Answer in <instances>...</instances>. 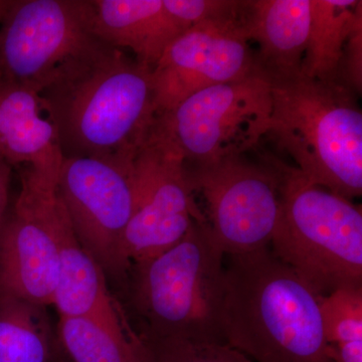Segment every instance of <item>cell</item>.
Masks as SVG:
<instances>
[{"mask_svg": "<svg viewBox=\"0 0 362 362\" xmlns=\"http://www.w3.org/2000/svg\"><path fill=\"white\" fill-rule=\"evenodd\" d=\"M40 96L65 158L129 164L156 117L151 69L101 42L62 66Z\"/></svg>", "mask_w": 362, "mask_h": 362, "instance_id": "6da1fadb", "label": "cell"}, {"mask_svg": "<svg viewBox=\"0 0 362 362\" xmlns=\"http://www.w3.org/2000/svg\"><path fill=\"white\" fill-rule=\"evenodd\" d=\"M225 268L226 344L254 362H334L320 295L270 247L228 256Z\"/></svg>", "mask_w": 362, "mask_h": 362, "instance_id": "7a4b0ae2", "label": "cell"}, {"mask_svg": "<svg viewBox=\"0 0 362 362\" xmlns=\"http://www.w3.org/2000/svg\"><path fill=\"white\" fill-rule=\"evenodd\" d=\"M271 135L314 185L349 199L362 194V111L354 90L303 74L272 82Z\"/></svg>", "mask_w": 362, "mask_h": 362, "instance_id": "3957f363", "label": "cell"}, {"mask_svg": "<svg viewBox=\"0 0 362 362\" xmlns=\"http://www.w3.org/2000/svg\"><path fill=\"white\" fill-rule=\"evenodd\" d=\"M223 257L206 220H195L175 246L131 266L143 339L225 343Z\"/></svg>", "mask_w": 362, "mask_h": 362, "instance_id": "277c9868", "label": "cell"}, {"mask_svg": "<svg viewBox=\"0 0 362 362\" xmlns=\"http://www.w3.org/2000/svg\"><path fill=\"white\" fill-rule=\"evenodd\" d=\"M269 162L280 182L272 252L320 296L361 288V207L314 185L284 162Z\"/></svg>", "mask_w": 362, "mask_h": 362, "instance_id": "5b68a950", "label": "cell"}, {"mask_svg": "<svg viewBox=\"0 0 362 362\" xmlns=\"http://www.w3.org/2000/svg\"><path fill=\"white\" fill-rule=\"evenodd\" d=\"M273 97L259 74L195 92L170 110L156 114V125L183 157L185 165L244 156L270 128Z\"/></svg>", "mask_w": 362, "mask_h": 362, "instance_id": "8992f818", "label": "cell"}, {"mask_svg": "<svg viewBox=\"0 0 362 362\" xmlns=\"http://www.w3.org/2000/svg\"><path fill=\"white\" fill-rule=\"evenodd\" d=\"M135 209L120 245V268L168 251L204 221L188 183L185 160L156 127V120L133 158Z\"/></svg>", "mask_w": 362, "mask_h": 362, "instance_id": "52a82bcc", "label": "cell"}, {"mask_svg": "<svg viewBox=\"0 0 362 362\" xmlns=\"http://www.w3.org/2000/svg\"><path fill=\"white\" fill-rule=\"evenodd\" d=\"M185 166L192 194L206 202V223L225 256L249 254L271 245L280 216L275 169L232 157Z\"/></svg>", "mask_w": 362, "mask_h": 362, "instance_id": "ba28073f", "label": "cell"}, {"mask_svg": "<svg viewBox=\"0 0 362 362\" xmlns=\"http://www.w3.org/2000/svg\"><path fill=\"white\" fill-rule=\"evenodd\" d=\"M13 209L0 223V297L52 305L59 279L57 226L65 206L58 183L28 168Z\"/></svg>", "mask_w": 362, "mask_h": 362, "instance_id": "9c48e42d", "label": "cell"}, {"mask_svg": "<svg viewBox=\"0 0 362 362\" xmlns=\"http://www.w3.org/2000/svg\"><path fill=\"white\" fill-rule=\"evenodd\" d=\"M97 42L78 0H13L0 23V83L40 93L62 66Z\"/></svg>", "mask_w": 362, "mask_h": 362, "instance_id": "30bf717a", "label": "cell"}, {"mask_svg": "<svg viewBox=\"0 0 362 362\" xmlns=\"http://www.w3.org/2000/svg\"><path fill=\"white\" fill-rule=\"evenodd\" d=\"M57 189L83 247L105 274L122 276L121 240L135 209L133 160L65 158Z\"/></svg>", "mask_w": 362, "mask_h": 362, "instance_id": "8fae6325", "label": "cell"}, {"mask_svg": "<svg viewBox=\"0 0 362 362\" xmlns=\"http://www.w3.org/2000/svg\"><path fill=\"white\" fill-rule=\"evenodd\" d=\"M240 13L192 26L166 47L152 70L156 114L206 88L259 74Z\"/></svg>", "mask_w": 362, "mask_h": 362, "instance_id": "7c38bea8", "label": "cell"}, {"mask_svg": "<svg viewBox=\"0 0 362 362\" xmlns=\"http://www.w3.org/2000/svg\"><path fill=\"white\" fill-rule=\"evenodd\" d=\"M88 32L114 49H130L153 70L166 47L183 33L162 0H78Z\"/></svg>", "mask_w": 362, "mask_h": 362, "instance_id": "4fadbf2b", "label": "cell"}, {"mask_svg": "<svg viewBox=\"0 0 362 362\" xmlns=\"http://www.w3.org/2000/svg\"><path fill=\"white\" fill-rule=\"evenodd\" d=\"M258 73L269 82L302 75L311 23V0H250L240 13Z\"/></svg>", "mask_w": 362, "mask_h": 362, "instance_id": "5bb4252c", "label": "cell"}, {"mask_svg": "<svg viewBox=\"0 0 362 362\" xmlns=\"http://www.w3.org/2000/svg\"><path fill=\"white\" fill-rule=\"evenodd\" d=\"M0 159L58 183L64 157L40 93L0 83Z\"/></svg>", "mask_w": 362, "mask_h": 362, "instance_id": "9a60e30c", "label": "cell"}, {"mask_svg": "<svg viewBox=\"0 0 362 362\" xmlns=\"http://www.w3.org/2000/svg\"><path fill=\"white\" fill-rule=\"evenodd\" d=\"M59 279L52 305L59 317H92L127 329L131 324L107 287L106 274L78 240L65 211L57 226Z\"/></svg>", "mask_w": 362, "mask_h": 362, "instance_id": "2e32d148", "label": "cell"}, {"mask_svg": "<svg viewBox=\"0 0 362 362\" xmlns=\"http://www.w3.org/2000/svg\"><path fill=\"white\" fill-rule=\"evenodd\" d=\"M361 18V0H311L310 30L302 66L305 77L339 83L345 44Z\"/></svg>", "mask_w": 362, "mask_h": 362, "instance_id": "e0dca14e", "label": "cell"}, {"mask_svg": "<svg viewBox=\"0 0 362 362\" xmlns=\"http://www.w3.org/2000/svg\"><path fill=\"white\" fill-rule=\"evenodd\" d=\"M57 337L71 362H150L140 333L92 317H59Z\"/></svg>", "mask_w": 362, "mask_h": 362, "instance_id": "ac0fdd59", "label": "cell"}, {"mask_svg": "<svg viewBox=\"0 0 362 362\" xmlns=\"http://www.w3.org/2000/svg\"><path fill=\"white\" fill-rule=\"evenodd\" d=\"M47 307L0 297V362H52L61 351Z\"/></svg>", "mask_w": 362, "mask_h": 362, "instance_id": "d6986e66", "label": "cell"}, {"mask_svg": "<svg viewBox=\"0 0 362 362\" xmlns=\"http://www.w3.org/2000/svg\"><path fill=\"white\" fill-rule=\"evenodd\" d=\"M324 334L329 346L362 343V287L321 296Z\"/></svg>", "mask_w": 362, "mask_h": 362, "instance_id": "ffe728a7", "label": "cell"}, {"mask_svg": "<svg viewBox=\"0 0 362 362\" xmlns=\"http://www.w3.org/2000/svg\"><path fill=\"white\" fill-rule=\"evenodd\" d=\"M145 342L150 362H254L226 343L185 340Z\"/></svg>", "mask_w": 362, "mask_h": 362, "instance_id": "44dd1931", "label": "cell"}, {"mask_svg": "<svg viewBox=\"0 0 362 362\" xmlns=\"http://www.w3.org/2000/svg\"><path fill=\"white\" fill-rule=\"evenodd\" d=\"M169 16L183 32L204 21L235 16L244 1L237 0H162Z\"/></svg>", "mask_w": 362, "mask_h": 362, "instance_id": "7402d4cb", "label": "cell"}, {"mask_svg": "<svg viewBox=\"0 0 362 362\" xmlns=\"http://www.w3.org/2000/svg\"><path fill=\"white\" fill-rule=\"evenodd\" d=\"M338 81L354 90L357 96L362 92V18L356 21L345 44Z\"/></svg>", "mask_w": 362, "mask_h": 362, "instance_id": "603a6c76", "label": "cell"}, {"mask_svg": "<svg viewBox=\"0 0 362 362\" xmlns=\"http://www.w3.org/2000/svg\"><path fill=\"white\" fill-rule=\"evenodd\" d=\"M11 166L0 159V223L8 211L9 185H11Z\"/></svg>", "mask_w": 362, "mask_h": 362, "instance_id": "cb8c5ba5", "label": "cell"}, {"mask_svg": "<svg viewBox=\"0 0 362 362\" xmlns=\"http://www.w3.org/2000/svg\"><path fill=\"white\" fill-rule=\"evenodd\" d=\"M11 1H13V0H0V23H1L2 20H4L7 11H8Z\"/></svg>", "mask_w": 362, "mask_h": 362, "instance_id": "d4e9b609", "label": "cell"}, {"mask_svg": "<svg viewBox=\"0 0 362 362\" xmlns=\"http://www.w3.org/2000/svg\"><path fill=\"white\" fill-rule=\"evenodd\" d=\"M52 362H71L70 359L68 358L65 356V354H63V351H59L58 356H57L56 358L54 359V361Z\"/></svg>", "mask_w": 362, "mask_h": 362, "instance_id": "484cf974", "label": "cell"}]
</instances>
